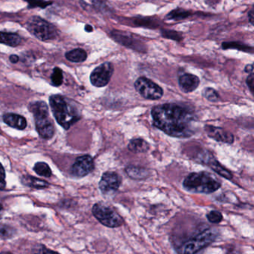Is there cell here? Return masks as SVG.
I'll list each match as a JSON object with an SVG mask.
<instances>
[{"label": "cell", "instance_id": "obj_1", "mask_svg": "<svg viewBox=\"0 0 254 254\" xmlns=\"http://www.w3.org/2000/svg\"><path fill=\"white\" fill-rule=\"evenodd\" d=\"M154 125L171 137L186 138L195 134L198 120L188 109L176 104L158 105L152 110Z\"/></svg>", "mask_w": 254, "mask_h": 254}, {"label": "cell", "instance_id": "obj_2", "mask_svg": "<svg viewBox=\"0 0 254 254\" xmlns=\"http://www.w3.org/2000/svg\"><path fill=\"white\" fill-rule=\"evenodd\" d=\"M49 105L57 122L65 129H69L80 119L77 109L61 95H52L49 98Z\"/></svg>", "mask_w": 254, "mask_h": 254}, {"label": "cell", "instance_id": "obj_3", "mask_svg": "<svg viewBox=\"0 0 254 254\" xmlns=\"http://www.w3.org/2000/svg\"><path fill=\"white\" fill-rule=\"evenodd\" d=\"M183 185L189 192L201 194L213 193L221 188L220 182L207 172L191 173L186 176Z\"/></svg>", "mask_w": 254, "mask_h": 254}, {"label": "cell", "instance_id": "obj_4", "mask_svg": "<svg viewBox=\"0 0 254 254\" xmlns=\"http://www.w3.org/2000/svg\"><path fill=\"white\" fill-rule=\"evenodd\" d=\"M28 109L34 115L36 129L39 135L44 139L52 138L55 133V129L53 123L49 119L47 104L43 101H35L30 103Z\"/></svg>", "mask_w": 254, "mask_h": 254}, {"label": "cell", "instance_id": "obj_5", "mask_svg": "<svg viewBox=\"0 0 254 254\" xmlns=\"http://www.w3.org/2000/svg\"><path fill=\"white\" fill-rule=\"evenodd\" d=\"M25 28L41 41L55 40L58 36L56 28L50 22L39 16H31L27 20Z\"/></svg>", "mask_w": 254, "mask_h": 254}, {"label": "cell", "instance_id": "obj_6", "mask_svg": "<svg viewBox=\"0 0 254 254\" xmlns=\"http://www.w3.org/2000/svg\"><path fill=\"white\" fill-rule=\"evenodd\" d=\"M92 213L94 217L100 223L107 228H118L122 226L123 224L124 220L122 216L111 207L103 203L94 204L92 208Z\"/></svg>", "mask_w": 254, "mask_h": 254}, {"label": "cell", "instance_id": "obj_7", "mask_svg": "<svg viewBox=\"0 0 254 254\" xmlns=\"http://www.w3.org/2000/svg\"><path fill=\"white\" fill-rule=\"evenodd\" d=\"M217 238L213 230L207 229L191 239L183 247V254H200Z\"/></svg>", "mask_w": 254, "mask_h": 254}, {"label": "cell", "instance_id": "obj_8", "mask_svg": "<svg viewBox=\"0 0 254 254\" xmlns=\"http://www.w3.org/2000/svg\"><path fill=\"white\" fill-rule=\"evenodd\" d=\"M134 88L143 98L151 101L161 99L164 90L159 85L146 77H140L134 83Z\"/></svg>", "mask_w": 254, "mask_h": 254}, {"label": "cell", "instance_id": "obj_9", "mask_svg": "<svg viewBox=\"0 0 254 254\" xmlns=\"http://www.w3.org/2000/svg\"><path fill=\"white\" fill-rule=\"evenodd\" d=\"M113 73V65L110 63H104L98 65L90 74V82L95 87H104L108 84Z\"/></svg>", "mask_w": 254, "mask_h": 254}, {"label": "cell", "instance_id": "obj_10", "mask_svg": "<svg viewBox=\"0 0 254 254\" xmlns=\"http://www.w3.org/2000/svg\"><path fill=\"white\" fill-rule=\"evenodd\" d=\"M122 183V179L114 172H106L101 176L98 186L104 195H111L118 190Z\"/></svg>", "mask_w": 254, "mask_h": 254}, {"label": "cell", "instance_id": "obj_11", "mask_svg": "<svg viewBox=\"0 0 254 254\" xmlns=\"http://www.w3.org/2000/svg\"><path fill=\"white\" fill-rule=\"evenodd\" d=\"M94 170V161L90 155L79 157L71 167V173L77 178L85 177Z\"/></svg>", "mask_w": 254, "mask_h": 254}, {"label": "cell", "instance_id": "obj_12", "mask_svg": "<svg viewBox=\"0 0 254 254\" xmlns=\"http://www.w3.org/2000/svg\"><path fill=\"white\" fill-rule=\"evenodd\" d=\"M204 129L207 135L216 141L228 144H232L234 142V137L232 133L229 132L225 128L207 125L204 127Z\"/></svg>", "mask_w": 254, "mask_h": 254}, {"label": "cell", "instance_id": "obj_13", "mask_svg": "<svg viewBox=\"0 0 254 254\" xmlns=\"http://www.w3.org/2000/svg\"><path fill=\"white\" fill-rule=\"evenodd\" d=\"M179 86L185 93L194 92L200 84L199 77L192 74H182L179 77Z\"/></svg>", "mask_w": 254, "mask_h": 254}, {"label": "cell", "instance_id": "obj_14", "mask_svg": "<svg viewBox=\"0 0 254 254\" xmlns=\"http://www.w3.org/2000/svg\"><path fill=\"white\" fill-rule=\"evenodd\" d=\"M113 39L118 43H120L123 46H128L129 48H132L134 49H140L141 45L138 40L134 39L132 36L130 35L128 33L122 32L119 31H113L110 33Z\"/></svg>", "mask_w": 254, "mask_h": 254}, {"label": "cell", "instance_id": "obj_15", "mask_svg": "<svg viewBox=\"0 0 254 254\" xmlns=\"http://www.w3.org/2000/svg\"><path fill=\"white\" fill-rule=\"evenodd\" d=\"M2 120L9 127L16 129H25L27 126L26 119L22 116L13 113H7L2 116Z\"/></svg>", "mask_w": 254, "mask_h": 254}, {"label": "cell", "instance_id": "obj_16", "mask_svg": "<svg viewBox=\"0 0 254 254\" xmlns=\"http://www.w3.org/2000/svg\"><path fill=\"white\" fill-rule=\"evenodd\" d=\"M21 182L25 186L34 188V189H44L49 186V183L46 181L41 180L31 176H22L21 178Z\"/></svg>", "mask_w": 254, "mask_h": 254}, {"label": "cell", "instance_id": "obj_17", "mask_svg": "<svg viewBox=\"0 0 254 254\" xmlns=\"http://www.w3.org/2000/svg\"><path fill=\"white\" fill-rule=\"evenodd\" d=\"M21 43V38L17 34L0 31V43L10 47H16Z\"/></svg>", "mask_w": 254, "mask_h": 254}, {"label": "cell", "instance_id": "obj_18", "mask_svg": "<svg viewBox=\"0 0 254 254\" xmlns=\"http://www.w3.org/2000/svg\"><path fill=\"white\" fill-rule=\"evenodd\" d=\"M206 164L209 166V167H211L212 170H214L216 173L220 175L222 177L225 178V179H228V180H231V179H233V175L231 172L228 171V170L225 168V167H222L219 162H218L214 158H210V159L207 160V161H206Z\"/></svg>", "mask_w": 254, "mask_h": 254}, {"label": "cell", "instance_id": "obj_19", "mask_svg": "<svg viewBox=\"0 0 254 254\" xmlns=\"http://www.w3.org/2000/svg\"><path fill=\"white\" fill-rule=\"evenodd\" d=\"M128 149L135 153L146 152L149 150V144L143 138L132 139L128 143Z\"/></svg>", "mask_w": 254, "mask_h": 254}, {"label": "cell", "instance_id": "obj_20", "mask_svg": "<svg viewBox=\"0 0 254 254\" xmlns=\"http://www.w3.org/2000/svg\"><path fill=\"white\" fill-rule=\"evenodd\" d=\"M65 57L70 62L82 63L86 61L87 54L84 49H76L67 52Z\"/></svg>", "mask_w": 254, "mask_h": 254}, {"label": "cell", "instance_id": "obj_21", "mask_svg": "<svg viewBox=\"0 0 254 254\" xmlns=\"http://www.w3.org/2000/svg\"><path fill=\"white\" fill-rule=\"evenodd\" d=\"M126 173H128V176L133 179H144L147 177L148 171L144 168H140V167H134V166H130L127 167Z\"/></svg>", "mask_w": 254, "mask_h": 254}, {"label": "cell", "instance_id": "obj_22", "mask_svg": "<svg viewBox=\"0 0 254 254\" xmlns=\"http://www.w3.org/2000/svg\"><path fill=\"white\" fill-rule=\"evenodd\" d=\"M34 170L37 175L43 177L49 178L52 176L50 167L45 162H37L34 165Z\"/></svg>", "mask_w": 254, "mask_h": 254}, {"label": "cell", "instance_id": "obj_23", "mask_svg": "<svg viewBox=\"0 0 254 254\" xmlns=\"http://www.w3.org/2000/svg\"><path fill=\"white\" fill-rule=\"evenodd\" d=\"M189 16V12L183 10V9L177 8L170 12L167 15V18L169 20H180V19H186Z\"/></svg>", "mask_w": 254, "mask_h": 254}, {"label": "cell", "instance_id": "obj_24", "mask_svg": "<svg viewBox=\"0 0 254 254\" xmlns=\"http://www.w3.org/2000/svg\"><path fill=\"white\" fill-rule=\"evenodd\" d=\"M51 80H52V84L55 86H61L64 81V75H63V71L61 68L58 67H55L52 71V75H51Z\"/></svg>", "mask_w": 254, "mask_h": 254}, {"label": "cell", "instance_id": "obj_25", "mask_svg": "<svg viewBox=\"0 0 254 254\" xmlns=\"http://www.w3.org/2000/svg\"><path fill=\"white\" fill-rule=\"evenodd\" d=\"M16 231L12 227L6 225H0V239L7 240L13 237Z\"/></svg>", "mask_w": 254, "mask_h": 254}, {"label": "cell", "instance_id": "obj_26", "mask_svg": "<svg viewBox=\"0 0 254 254\" xmlns=\"http://www.w3.org/2000/svg\"><path fill=\"white\" fill-rule=\"evenodd\" d=\"M203 95L210 102H216L219 99V93L213 88H205L203 91Z\"/></svg>", "mask_w": 254, "mask_h": 254}, {"label": "cell", "instance_id": "obj_27", "mask_svg": "<svg viewBox=\"0 0 254 254\" xmlns=\"http://www.w3.org/2000/svg\"><path fill=\"white\" fill-rule=\"evenodd\" d=\"M222 46H223V49H237L239 50L243 51V52H251L252 53L253 52V48L238 43H224Z\"/></svg>", "mask_w": 254, "mask_h": 254}, {"label": "cell", "instance_id": "obj_28", "mask_svg": "<svg viewBox=\"0 0 254 254\" xmlns=\"http://www.w3.org/2000/svg\"><path fill=\"white\" fill-rule=\"evenodd\" d=\"M209 222L213 224H219L223 220V216L222 213L217 210H212L207 215Z\"/></svg>", "mask_w": 254, "mask_h": 254}, {"label": "cell", "instance_id": "obj_29", "mask_svg": "<svg viewBox=\"0 0 254 254\" xmlns=\"http://www.w3.org/2000/svg\"><path fill=\"white\" fill-rule=\"evenodd\" d=\"M28 4V7H40V8H46L48 6L52 4V1H45V0H25Z\"/></svg>", "mask_w": 254, "mask_h": 254}, {"label": "cell", "instance_id": "obj_30", "mask_svg": "<svg viewBox=\"0 0 254 254\" xmlns=\"http://www.w3.org/2000/svg\"><path fill=\"white\" fill-rule=\"evenodd\" d=\"M92 4L94 7L100 12L105 13L106 12H110V7L107 4V1L104 0H93Z\"/></svg>", "mask_w": 254, "mask_h": 254}, {"label": "cell", "instance_id": "obj_31", "mask_svg": "<svg viewBox=\"0 0 254 254\" xmlns=\"http://www.w3.org/2000/svg\"><path fill=\"white\" fill-rule=\"evenodd\" d=\"M31 254H59L58 252H54V251L49 250V249H46L45 246H37V247L34 248L33 249Z\"/></svg>", "mask_w": 254, "mask_h": 254}, {"label": "cell", "instance_id": "obj_32", "mask_svg": "<svg viewBox=\"0 0 254 254\" xmlns=\"http://www.w3.org/2000/svg\"><path fill=\"white\" fill-rule=\"evenodd\" d=\"M163 37H166V38L171 39V40H181V36L178 34V33L175 32L173 31H167V30H164L162 31Z\"/></svg>", "mask_w": 254, "mask_h": 254}, {"label": "cell", "instance_id": "obj_33", "mask_svg": "<svg viewBox=\"0 0 254 254\" xmlns=\"http://www.w3.org/2000/svg\"><path fill=\"white\" fill-rule=\"evenodd\" d=\"M5 186V171L2 164L0 163V190L4 189Z\"/></svg>", "mask_w": 254, "mask_h": 254}, {"label": "cell", "instance_id": "obj_34", "mask_svg": "<svg viewBox=\"0 0 254 254\" xmlns=\"http://www.w3.org/2000/svg\"><path fill=\"white\" fill-rule=\"evenodd\" d=\"M246 83H247L248 86H249V89H250L251 92L253 93L254 92V73H251L250 75L247 77V80H246Z\"/></svg>", "mask_w": 254, "mask_h": 254}, {"label": "cell", "instance_id": "obj_35", "mask_svg": "<svg viewBox=\"0 0 254 254\" xmlns=\"http://www.w3.org/2000/svg\"><path fill=\"white\" fill-rule=\"evenodd\" d=\"M9 60H10V61L12 64H16V63H18V61H19V58L17 55H10V58H9Z\"/></svg>", "mask_w": 254, "mask_h": 254}, {"label": "cell", "instance_id": "obj_36", "mask_svg": "<svg viewBox=\"0 0 254 254\" xmlns=\"http://www.w3.org/2000/svg\"><path fill=\"white\" fill-rule=\"evenodd\" d=\"M249 20H250L251 23H252V25H254V8H252V10L249 11Z\"/></svg>", "mask_w": 254, "mask_h": 254}, {"label": "cell", "instance_id": "obj_37", "mask_svg": "<svg viewBox=\"0 0 254 254\" xmlns=\"http://www.w3.org/2000/svg\"><path fill=\"white\" fill-rule=\"evenodd\" d=\"M245 71H246V72L249 73V74L253 73L254 65H252V64H251V65H246V68H245Z\"/></svg>", "mask_w": 254, "mask_h": 254}, {"label": "cell", "instance_id": "obj_38", "mask_svg": "<svg viewBox=\"0 0 254 254\" xmlns=\"http://www.w3.org/2000/svg\"><path fill=\"white\" fill-rule=\"evenodd\" d=\"M85 29L86 32H92V31H93V28L89 25H85Z\"/></svg>", "mask_w": 254, "mask_h": 254}, {"label": "cell", "instance_id": "obj_39", "mask_svg": "<svg viewBox=\"0 0 254 254\" xmlns=\"http://www.w3.org/2000/svg\"><path fill=\"white\" fill-rule=\"evenodd\" d=\"M0 254H13L8 253V252H1V253H0Z\"/></svg>", "mask_w": 254, "mask_h": 254}, {"label": "cell", "instance_id": "obj_40", "mask_svg": "<svg viewBox=\"0 0 254 254\" xmlns=\"http://www.w3.org/2000/svg\"><path fill=\"white\" fill-rule=\"evenodd\" d=\"M1 210H2V205H1V204H0V212H1Z\"/></svg>", "mask_w": 254, "mask_h": 254}]
</instances>
